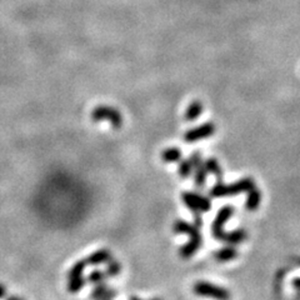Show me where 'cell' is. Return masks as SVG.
<instances>
[{"mask_svg":"<svg viewBox=\"0 0 300 300\" xmlns=\"http://www.w3.org/2000/svg\"><path fill=\"white\" fill-rule=\"evenodd\" d=\"M232 215H234V206H232V205H225L218 212L216 216H215L214 222L212 224V236L219 240V242H222V236L225 234L224 225L226 224V222Z\"/></svg>","mask_w":300,"mask_h":300,"instance_id":"6","label":"cell"},{"mask_svg":"<svg viewBox=\"0 0 300 300\" xmlns=\"http://www.w3.org/2000/svg\"><path fill=\"white\" fill-rule=\"evenodd\" d=\"M190 159L192 162V166H194V182L198 188H204L205 182H206L208 170L205 166V162L202 160V154L199 152H194L190 155Z\"/></svg>","mask_w":300,"mask_h":300,"instance_id":"8","label":"cell"},{"mask_svg":"<svg viewBox=\"0 0 300 300\" xmlns=\"http://www.w3.org/2000/svg\"><path fill=\"white\" fill-rule=\"evenodd\" d=\"M5 295H6V288L2 284H0V299L5 298Z\"/></svg>","mask_w":300,"mask_h":300,"instance_id":"22","label":"cell"},{"mask_svg":"<svg viewBox=\"0 0 300 300\" xmlns=\"http://www.w3.org/2000/svg\"><path fill=\"white\" fill-rule=\"evenodd\" d=\"M162 159L164 162H179L182 159V152L179 148H166L162 152Z\"/></svg>","mask_w":300,"mask_h":300,"instance_id":"16","label":"cell"},{"mask_svg":"<svg viewBox=\"0 0 300 300\" xmlns=\"http://www.w3.org/2000/svg\"><path fill=\"white\" fill-rule=\"evenodd\" d=\"M182 200L192 212H206L212 209V202L209 198L194 192H184Z\"/></svg>","mask_w":300,"mask_h":300,"instance_id":"5","label":"cell"},{"mask_svg":"<svg viewBox=\"0 0 300 300\" xmlns=\"http://www.w3.org/2000/svg\"><path fill=\"white\" fill-rule=\"evenodd\" d=\"M238 256V250L235 249L234 245H228V246L218 249L214 252V258L219 262H228L234 260Z\"/></svg>","mask_w":300,"mask_h":300,"instance_id":"12","label":"cell"},{"mask_svg":"<svg viewBox=\"0 0 300 300\" xmlns=\"http://www.w3.org/2000/svg\"><path fill=\"white\" fill-rule=\"evenodd\" d=\"M192 290H194V292L198 296L212 298V299L215 300H230V298H232L229 290L208 282H195Z\"/></svg>","mask_w":300,"mask_h":300,"instance_id":"2","label":"cell"},{"mask_svg":"<svg viewBox=\"0 0 300 300\" xmlns=\"http://www.w3.org/2000/svg\"><path fill=\"white\" fill-rule=\"evenodd\" d=\"M152 300H162V299H158V298H154V299H152Z\"/></svg>","mask_w":300,"mask_h":300,"instance_id":"25","label":"cell"},{"mask_svg":"<svg viewBox=\"0 0 300 300\" xmlns=\"http://www.w3.org/2000/svg\"><path fill=\"white\" fill-rule=\"evenodd\" d=\"M194 170V166H192V159H182L179 162V166H178V174L180 175L182 178H188L190 176V174Z\"/></svg>","mask_w":300,"mask_h":300,"instance_id":"18","label":"cell"},{"mask_svg":"<svg viewBox=\"0 0 300 300\" xmlns=\"http://www.w3.org/2000/svg\"><path fill=\"white\" fill-rule=\"evenodd\" d=\"M92 122H109L112 125V128L119 129L122 126V115L119 110H116L112 106H108V105H99V106L94 108L92 112Z\"/></svg>","mask_w":300,"mask_h":300,"instance_id":"3","label":"cell"},{"mask_svg":"<svg viewBox=\"0 0 300 300\" xmlns=\"http://www.w3.org/2000/svg\"><path fill=\"white\" fill-rule=\"evenodd\" d=\"M215 132V125L212 122H205V124L195 126L192 129L188 130L184 134V142L188 144H192L202 139H206L214 135Z\"/></svg>","mask_w":300,"mask_h":300,"instance_id":"7","label":"cell"},{"mask_svg":"<svg viewBox=\"0 0 300 300\" xmlns=\"http://www.w3.org/2000/svg\"><path fill=\"white\" fill-rule=\"evenodd\" d=\"M120 272H122V264H120L118 260L112 259L106 262V269H105V272H106L108 276L114 278L116 276V275H119Z\"/></svg>","mask_w":300,"mask_h":300,"instance_id":"20","label":"cell"},{"mask_svg":"<svg viewBox=\"0 0 300 300\" xmlns=\"http://www.w3.org/2000/svg\"><path fill=\"white\" fill-rule=\"evenodd\" d=\"M106 278H108L106 272H102V270L95 269V270H92L89 275H88V282L92 285H98V284H102V282H104Z\"/></svg>","mask_w":300,"mask_h":300,"instance_id":"19","label":"cell"},{"mask_svg":"<svg viewBox=\"0 0 300 300\" xmlns=\"http://www.w3.org/2000/svg\"><path fill=\"white\" fill-rule=\"evenodd\" d=\"M202 232H196L194 235H190L189 236V242L186 244L182 245V248L179 249V255L184 259H188V258H192V255H195L198 252V250L202 248Z\"/></svg>","mask_w":300,"mask_h":300,"instance_id":"9","label":"cell"},{"mask_svg":"<svg viewBox=\"0 0 300 300\" xmlns=\"http://www.w3.org/2000/svg\"><path fill=\"white\" fill-rule=\"evenodd\" d=\"M255 186L252 178H242L232 184L225 185L222 182H216L212 189L209 190V195L212 198H222L232 196V195L240 194V192H248L250 189Z\"/></svg>","mask_w":300,"mask_h":300,"instance_id":"1","label":"cell"},{"mask_svg":"<svg viewBox=\"0 0 300 300\" xmlns=\"http://www.w3.org/2000/svg\"><path fill=\"white\" fill-rule=\"evenodd\" d=\"M6 300H22V298H18V296H9Z\"/></svg>","mask_w":300,"mask_h":300,"instance_id":"23","label":"cell"},{"mask_svg":"<svg viewBox=\"0 0 300 300\" xmlns=\"http://www.w3.org/2000/svg\"><path fill=\"white\" fill-rule=\"evenodd\" d=\"M202 110H204L202 102H199V100H194V102L188 105L186 110H185L184 119L186 122H194L195 119H198L202 114Z\"/></svg>","mask_w":300,"mask_h":300,"instance_id":"14","label":"cell"},{"mask_svg":"<svg viewBox=\"0 0 300 300\" xmlns=\"http://www.w3.org/2000/svg\"><path fill=\"white\" fill-rule=\"evenodd\" d=\"M246 239V232L244 229H235L230 232H225L222 242H226L228 245H236Z\"/></svg>","mask_w":300,"mask_h":300,"instance_id":"15","label":"cell"},{"mask_svg":"<svg viewBox=\"0 0 300 300\" xmlns=\"http://www.w3.org/2000/svg\"><path fill=\"white\" fill-rule=\"evenodd\" d=\"M86 266V262L85 260H78L76 262H74L72 268H70L69 272H68V292L72 294H76L80 290L84 288L85 280L84 278V270Z\"/></svg>","mask_w":300,"mask_h":300,"instance_id":"4","label":"cell"},{"mask_svg":"<svg viewBox=\"0 0 300 300\" xmlns=\"http://www.w3.org/2000/svg\"><path fill=\"white\" fill-rule=\"evenodd\" d=\"M129 300H142V298H139V296H130Z\"/></svg>","mask_w":300,"mask_h":300,"instance_id":"24","label":"cell"},{"mask_svg":"<svg viewBox=\"0 0 300 300\" xmlns=\"http://www.w3.org/2000/svg\"><path fill=\"white\" fill-rule=\"evenodd\" d=\"M260 202H262V192L256 186H254L248 192L245 208H246V210L254 212V210H256L259 208Z\"/></svg>","mask_w":300,"mask_h":300,"instance_id":"13","label":"cell"},{"mask_svg":"<svg viewBox=\"0 0 300 300\" xmlns=\"http://www.w3.org/2000/svg\"><path fill=\"white\" fill-rule=\"evenodd\" d=\"M116 295L118 292L114 288H110L105 282H102V284L95 285L92 294H90V298L92 300H112Z\"/></svg>","mask_w":300,"mask_h":300,"instance_id":"10","label":"cell"},{"mask_svg":"<svg viewBox=\"0 0 300 300\" xmlns=\"http://www.w3.org/2000/svg\"><path fill=\"white\" fill-rule=\"evenodd\" d=\"M112 259V252H110L109 250L99 249V250H95L94 252H92V254L85 259V262H86V264L92 265V266H96V265L106 264V262Z\"/></svg>","mask_w":300,"mask_h":300,"instance_id":"11","label":"cell"},{"mask_svg":"<svg viewBox=\"0 0 300 300\" xmlns=\"http://www.w3.org/2000/svg\"><path fill=\"white\" fill-rule=\"evenodd\" d=\"M205 166H206L208 172L215 175L216 176L218 182H222V170L220 166L219 162H218L215 158H209V159L205 160Z\"/></svg>","mask_w":300,"mask_h":300,"instance_id":"17","label":"cell"},{"mask_svg":"<svg viewBox=\"0 0 300 300\" xmlns=\"http://www.w3.org/2000/svg\"><path fill=\"white\" fill-rule=\"evenodd\" d=\"M194 215V225L196 228H202V212H192Z\"/></svg>","mask_w":300,"mask_h":300,"instance_id":"21","label":"cell"}]
</instances>
